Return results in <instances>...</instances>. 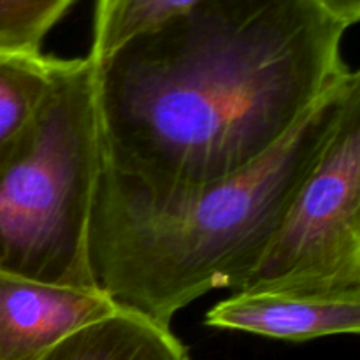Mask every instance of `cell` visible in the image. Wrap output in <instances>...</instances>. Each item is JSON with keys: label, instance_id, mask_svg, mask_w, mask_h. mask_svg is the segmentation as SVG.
Wrapping results in <instances>:
<instances>
[{"label": "cell", "instance_id": "1", "mask_svg": "<svg viewBox=\"0 0 360 360\" xmlns=\"http://www.w3.org/2000/svg\"><path fill=\"white\" fill-rule=\"evenodd\" d=\"M316 0H199L94 63L102 158L155 186L227 178L352 72Z\"/></svg>", "mask_w": 360, "mask_h": 360}, {"label": "cell", "instance_id": "2", "mask_svg": "<svg viewBox=\"0 0 360 360\" xmlns=\"http://www.w3.org/2000/svg\"><path fill=\"white\" fill-rule=\"evenodd\" d=\"M357 88L352 70L271 153L210 183L148 185L102 158L88 227L95 287L164 326L210 292L238 290Z\"/></svg>", "mask_w": 360, "mask_h": 360}, {"label": "cell", "instance_id": "3", "mask_svg": "<svg viewBox=\"0 0 360 360\" xmlns=\"http://www.w3.org/2000/svg\"><path fill=\"white\" fill-rule=\"evenodd\" d=\"M101 169L94 63L67 58L30 125L0 148V269L97 288L88 227Z\"/></svg>", "mask_w": 360, "mask_h": 360}, {"label": "cell", "instance_id": "4", "mask_svg": "<svg viewBox=\"0 0 360 360\" xmlns=\"http://www.w3.org/2000/svg\"><path fill=\"white\" fill-rule=\"evenodd\" d=\"M243 290L360 292V88L236 292Z\"/></svg>", "mask_w": 360, "mask_h": 360}, {"label": "cell", "instance_id": "5", "mask_svg": "<svg viewBox=\"0 0 360 360\" xmlns=\"http://www.w3.org/2000/svg\"><path fill=\"white\" fill-rule=\"evenodd\" d=\"M115 309L97 288L46 283L0 269V360H39L63 338Z\"/></svg>", "mask_w": 360, "mask_h": 360}, {"label": "cell", "instance_id": "6", "mask_svg": "<svg viewBox=\"0 0 360 360\" xmlns=\"http://www.w3.org/2000/svg\"><path fill=\"white\" fill-rule=\"evenodd\" d=\"M204 323L213 329L241 330L281 341H309L357 334L360 330V292H234L206 313Z\"/></svg>", "mask_w": 360, "mask_h": 360}, {"label": "cell", "instance_id": "7", "mask_svg": "<svg viewBox=\"0 0 360 360\" xmlns=\"http://www.w3.org/2000/svg\"><path fill=\"white\" fill-rule=\"evenodd\" d=\"M39 360H192L171 326L115 309L74 330Z\"/></svg>", "mask_w": 360, "mask_h": 360}, {"label": "cell", "instance_id": "8", "mask_svg": "<svg viewBox=\"0 0 360 360\" xmlns=\"http://www.w3.org/2000/svg\"><path fill=\"white\" fill-rule=\"evenodd\" d=\"M65 63L42 51L0 53V148L30 125Z\"/></svg>", "mask_w": 360, "mask_h": 360}, {"label": "cell", "instance_id": "9", "mask_svg": "<svg viewBox=\"0 0 360 360\" xmlns=\"http://www.w3.org/2000/svg\"><path fill=\"white\" fill-rule=\"evenodd\" d=\"M199 0H97L88 58H105L136 35L183 13Z\"/></svg>", "mask_w": 360, "mask_h": 360}, {"label": "cell", "instance_id": "10", "mask_svg": "<svg viewBox=\"0 0 360 360\" xmlns=\"http://www.w3.org/2000/svg\"><path fill=\"white\" fill-rule=\"evenodd\" d=\"M77 0H0V53H41L51 28Z\"/></svg>", "mask_w": 360, "mask_h": 360}, {"label": "cell", "instance_id": "11", "mask_svg": "<svg viewBox=\"0 0 360 360\" xmlns=\"http://www.w3.org/2000/svg\"><path fill=\"white\" fill-rule=\"evenodd\" d=\"M327 13L348 28L360 18V0H316Z\"/></svg>", "mask_w": 360, "mask_h": 360}]
</instances>
